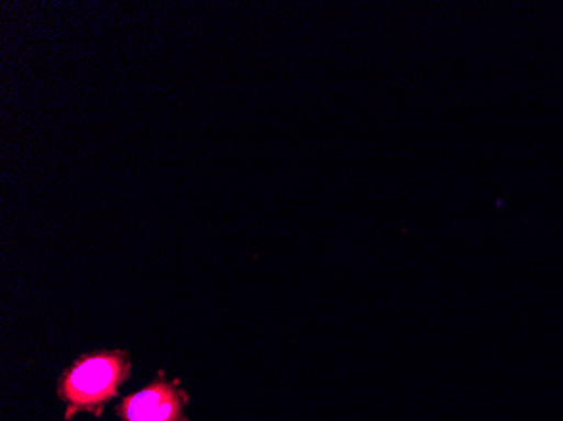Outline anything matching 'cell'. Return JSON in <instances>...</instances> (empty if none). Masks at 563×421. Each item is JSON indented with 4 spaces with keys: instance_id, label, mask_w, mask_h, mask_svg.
<instances>
[{
    "instance_id": "obj_1",
    "label": "cell",
    "mask_w": 563,
    "mask_h": 421,
    "mask_svg": "<svg viewBox=\"0 0 563 421\" xmlns=\"http://www.w3.org/2000/svg\"><path fill=\"white\" fill-rule=\"evenodd\" d=\"M131 375V356L123 350H98L75 357L56 385L65 403V420L81 413L100 417Z\"/></svg>"
},
{
    "instance_id": "obj_2",
    "label": "cell",
    "mask_w": 563,
    "mask_h": 421,
    "mask_svg": "<svg viewBox=\"0 0 563 421\" xmlns=\"http://www.w3.org/2000/svg\"><path fill=\"white\" fill-rule=\"evenodd\" d=\"M189 395L179 379L166 378L161 369L145 388L132 392L115 408L120 421H189Z\"/></svg>"
}]
</instances>
